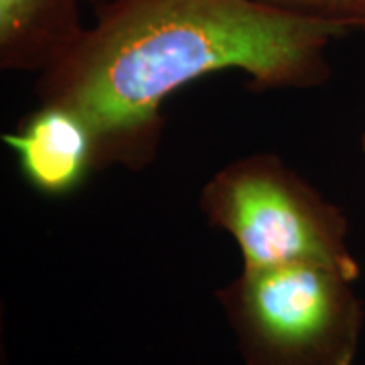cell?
<instances>
[{"label": "cell", "instance_id": "cell-1", "mask_svg": "<svg viewBox=\"0 0 365 365\" xmlns=\"http://www.w3.org/2000/svg\"><path fill=\"white\" fill-rule=\"evenodd\" d=\"M347 33L258 0H110L35 91L90 122L98 169L138 173L157 158L173 93L222 71H242L254 91L321 88L327 47Z\"/></svg>", "mask_w": 365, "mask_h": 365}, {"label": "cell", "instance_id": "cell-2", "mask_svg": "<svg viewBox=\"0 0 365 365\" xmlns=\"http://www.w3.org/2000/svg\"><path fill=\"white\" fill-rule=\"evenodd\" d=\"M355 282L323 264L242 266L215 299L244 365H355L365 327Z\"/></svg>", "mask_w": 365, "mask_h": 365}, {"label": "cell", "instance_id": "cell-3", "mask_svg": "<svg viewBox=\"0 0 365 365\" xmlns=\"http://www.w3.org/2000/svg\"><path fill=\"white\" fill-rule=\"evenodd\" d=\"M199 209L234 240L242 266L307 262L361 276L345 211L276 153H250L215 170L199 191Z\"/></svg>", "mask_w": 365, "mask_h": 365}, {"label": "cell", "instance_id": "cell-4", "mask_svg": "<svg viewBox=\"0 0 365 365\" xmlns=\"http://www.w3.org/2000/svg\"><path fill=\"white\" fill-rule=\"evenodd\" d=\"M19 163V170L35 191L66 197L78 191L98 169V138L78 110L43 102L2 134Z\"/></svg>", "mask_w": 365, "mask_h": 365}, {"label": "cell", "instance_id": "cell-5", "mask_svg": "<svg viewBox=\"0 0 365 365\" xmlns=\"http://www.w3.org/2000/svg\"><path fill=\"white\" fill-rule=\"evenodd\" d=\"M86 35L79 0H0V69L47 73Z\"/></svg>", "mask_w": 365, "mask_h": 365}, {"label": "cell", "instance_id": "cell-6", "mask_svg": "<svg viewBox=\"0 0 365 365\" xmlns=\"http://www.w3.org/2000/svg\"><path fill=\"white\" fill-rule=\"evenodd\" d=\"M278 11L365 33V0H258Z\"/></svg>", "mask_w": 365, "mask_h": 365}, {"label": "cell", "instance_id": "cell-7", "mask_svg": "<svg viewBox=\"0 0 365 365\" xmlns=\"http://www.w3.org/2000/svg\"><path fill=\"white\" fill-rule=\"evenodd\" d=\"M86 2H91V4H96L100 9V6H104L106 2H110V0H86Z\"/></svg>", "mask_w": 365, "mask_h": 365}, {"label": "cell", "instance_id": "cell-8", "mask_svg": "<svg viewBox=\"0 0 365 365\" xmlns=\"http://www.w3.org/2000/svg\"><path fill=\"white\" fill-rule=\"evenodd\" d=\"M361 148H364V155H365V128H364V134H361Z\"/></svg>", "mask_w": 365, "mask_h": 365}]
</instances>
